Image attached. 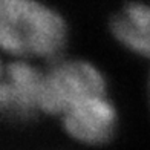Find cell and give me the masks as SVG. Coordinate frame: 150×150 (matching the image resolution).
<instances>
[{"label": "cell", "instance_id": "277c9868", "mask_svg": "<svg viewBox=\"0 0 150 150\" xmlns=\"http://www.w3.org/2000/svg\"><path fill=\"white\" fill-rule=\"evenodd\" d=\"M60 120L63 132L77 144L101 147L118 130V110L109 95L87 98L64 112Z\"/></svg>", "mask_w": 150, "mask_h": 150}, {"label": "cell", "instance_id": "7a4b0ae2", "mask_svg": "<svg viewBox=\"0 0 150 150\" xmlns=\"http://www.w3.org/2000/svg\"><path fill=\"white\" fill-rule=\"evenodd\" d=\"M98 95H107L103 71L86 58L61 57L43 71L40 113L60 118L75 104Z\"/></svg>", "mask_w": 150, "mask_h": 150}, {"label": "cell", "instance_id": "6da1fadb", "mask_svg": "<svg viewBox=\"0 0 150 150\" xmlns=\"http://www.w3.org/2000/svg\"><path fill=\"white\" fill-rule=\"evenodd\" d=\"M69 28L61 12L42 0H0V49L8 58L63 57Z\"/></svg>", "mask_w": 150, "mask_h": 150}, {"label": "cell", "instance_id": "8992f818", "mask_svg": "<svg viewBox=\"0 0 150 150\" xmlns=\"http://www.w3.org/2000/svg\"><path fill=\"white\" fill-rule=\"evenodd\" d=\"M147 104H149V110H150V72L147 77Z\"/></svg>", "mask_w": 150, "mask_h": 150}, {"label": "cell", "instance_id": "5b68a950", "mask_svg": "<svg viewBox=\"0 0 150 150\" xmlns=\"http://www.w3.org/2000/svg\"><path fill=\"white\" fill-rule=\"evenodd\" d=\"M109 32L122 49L150 61V3L126 2L109 20Z\"/></svg>", "mask_w": 150, "mask_h": 150}, {"label": "cell", "instance_id": "3957f363", "mask_svg": "<svg viewBox=\"0 0 150 150\" xmlns=\"http://www.w3.org/2000/svg\"><path fill=\"white\" fill-rule=\"evenodd\" d=\"M43 71L35 61L6 58L0 66V113L12 124H26L40 113Z\"/></svg>", "mask_w": 150, "mask_h": 150}]
</instances>
